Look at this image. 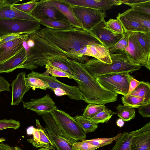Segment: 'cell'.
Here are the masks:
<instances>
[{
	"instance_id": "cell-16",
	"label": "cell",
	"mask_w": 150,
	"mask_h": 150,
	"mask_svg": "<svg viewBox=\"0 0 150 150\" xmlns=\"http://www.w3.org/2000/svg\"><path fill=\"white\" fill-rule=\"evenodd\" d=\"M131 150H150V122L141 128L129 132Z\"/></svg>"
},
{
	"instance_id": "cell-53",
	"label": "cell",
	"mask_w": 150,
	"mask_h": 150,
	"mask_svg": "<svg viewBox=\"0 0 150 150\" xmlns=\"http://www.w3.org/2000/svg\"><path fill=\"white\" fill-rule=\"evenodd\" d=\"M50 150V149H46V148H40V149H39L38 150Z\"/></svg>"
},
{
	"instance_id": "cell-28",
	"label": "cell",
	"mask_w": 150,
	"mask_h": 150,
	"mask_svg": "<svg viewBox=\"0 0 150 150\" xmlns=\"http://www.w3.org/2000/svg\"><path fill=\"white\" fill-rule=\"evenodd\" d=\"M132 135L130 132H125L118 139L111 150H131Z\"/></svg>"
},
{
	"instance_id": "cell-23",
	"label": "cell",
	"mask_w": 150,
	"mask_h": 150,
	"mask_svg": "<svg viewBox=\"0 0 150 150\" xmlns=\"http://www.w3.org/2000/svg\"><path fill=\"white\" fill-rule=\"evenodd\" d=\"M48 0L51 4L54 6L63 14L72 26L83 29L81 25L76 17L71 6L62 0Z\"/></svg>"
},
{
	"instance_id": "cell-30",
	"label": "cell",
	"mask_w": 150,
	"mask_h": 150,
	"mask_svg": "<svg viewBox=\"0 0 150 150\" xmlns=\"http://www.w3.org/2000/svg\"><path fill=\"white\" fill-rule=\"evenodd\" d=\"M74 118L86 134L95 131L98 127V124L83 115H77L74 117Z\"/></svg>"
},
{
	"instance_id": "cell-39",
	"label": "cell",
	"mask_w": 150,
	"mask_h": 150,
	"mask_svg": "<svg viewBox=\"0 0 150 150\" xmlns=\"http://www.w3.org/2000/svg\"><path fill=\"white\" fill-rule=\"evenodd\" d=\"M127 45V38L126 32L124 35L114 45L108 49L110 52L118 53L125 52V48Z\"/></svg>"
},
{
	"instance_id": "cell-31",
	"label": "cell",
	"mask_w": 150,
	"mask_h": 150,
	"mask_svg": "<svg viewBox=\"0 0 150 150\" xmlns=\"http://www.w3.org/2000/svg\"><path fill=\"white\" fill-rule=\"evenodd\" d=\"M130 95L142 98L150 101V83L141 81L140 83Z\"/></svg>"
},
{
	"instance_id": "cell-18",
	"label": "cell",
	"mask_w": 150,
	"mask_h": 150,
	"mask_svg": "<svg viewBox=\"0 0 150 150\" xmlns=\"http://www.w3.org/2000/svg\"><path fill=\"white\" fill-rule=\"evenodd\" d=\"M71 6H77L105 11L120 5L119 0H62Z\"/></svg>"
},
{
	"instance_id": "cell-21",
	"label": "cell",
	"mask_w": 150,
	"mask_h": 150,
	"mask_svg": "<svg viewBox=\"0 0 150 150\" xmlns=\"http://www.w3.org/2000/svg\"><path fill=\"white\" fill-rule=\"evenodd\" d=\"M0 3V19H18L38 21L30 13H26L14 8L11 5Z\"/></svg>"
},
{
	"instance_id": "cell-22",
	"label": "cell",
	"mask_w": 150,
	"mask_h": 150,
	"mask_svg": "<svg viewBox=\"0 0 150 150\" xmlns=\"http://www.w3.org/2000/svg\"><path fill=\"white\" fill-rule=\"evenodd\" d=\"M26 59V52L23 47L16 54L0 64V73H10L19 68Z\"/></svg>"
},
{
	"instance_id": "cell-26",
	"label": "cell",
	"mask_w": 150,
	"mask_h": 150,
	"mask_svg": "<svg viewBox=\"0 0 150 150\" xmlns=\"http://www.w3.org/2000/svg\"><path fill=\"white\" fill-rule=\"evenodd\" d=\"M121 100L124 105L134 108L150 103L144 98L128 94L122 96Z\"/></svg>"
},
{
	"instance_id": "cell-47",
	"label": "cell",
	"mask_w": 150,
	"mask_h": 150,
	"mask_svg": "<svg viewBox=\"0 0 150 150\" xmlns=\"http://www.w3.org/2000/svg\"><path fill=\"white\" fill-rule=\"evenodd\" d=\"M129 91L127 94L130 95L134 89L140 83L139 81L130 75L129 76Z\"/></svg>"
},
{
	"instance_id": "cell-19",
	"label": "cell",
	"mask_w": 150,
	"mask_h": 150,
	"mask_svg": "<svg viewBox=\"0 0 150 150\" xmlns=\"http://www.w3.org/2000/svg\"><path fill=\"white\" fill-rule=\"evenodd\" d=\"M25 77V72H20L12 83V105H18L22 102L24 95L31 88L26 84Z\"/></svg>"
},
{
	"instance_id": "cell-48",
	"label": "cell",
	"mask_w": 150,
	"mask_h": 150,
	"mask_svg": "<svg viewBox=\"0 0 150 150\" xmlns=\"http://www.w3.org/2000/svg\"><path fill=\"white\" fill-rule=\"evenodd\" d=\"M11 84L3 77L0 76V93L4 91L11 92Z\"/></svg>"
},
{
	"instance_id": "cell-6",
	"label": "cell",
	"mask_w": 150,
	"mask_h": 150,
	"mask_svg": "<svg viewBox=\"0 0 150 150\" xmlns=\"http://www.w3.org/2000/svg\"><path fill=\"white\" fill-rule=\"evenodd\" d=\"M41 28L39 21L0 19V39L3 36L13 33L30 34Z\"/></svg>"
},
{
	"instance_id": "cell-46",
	"label": "cell",
	"mask_w": 150,
	"mask_h": 150,
	"mask_svg": "<svg viewBox=\"0 0 150 150\" xmlns=\"http://www.w3.org/2000/svg\"><path fill=\"white\" fill-rule=\"evenodd\" d=\"M138 108V112L142 116L145 117H150V103L141 106Z\"/></svg>"
},
{
	"instance_id": "cell-11",
	"label": "cell",
	"mask_w": 150,
	"mask_h": 150,
	"mask_svg": "<svg viewBox=\"0 0 150 150\" xmlns=\"http://www.w3.org/2000/svg\"><path fill=\"white\" fill-rule=\"evenodd\" d=\"M30 14L39 21L46 19L70 23L63 14L48 0H40Z\"/></svg>"
},
{
	"instance_id": "cell-5",
	"label": "cell",
	"mask_w": 150,
	"mask_h": 150,
	"mask_svg": "<svg viewBox=\"0 0 150 150\" xmlns=\"http://www.w3.org/2000/svg\"><path fill=\"white\" fill-rule=\"evenodd\" d=\"M50 114L58 128L67 137L77 141L86 139V133L69 114L57 109Z\"/></svg>"
},
{
	"instance_id": "cell-8",
	"label": "cell",
	"mask_w": 150,
	"mask_h": 150,
	"mask_svg": "<svg viewBox=\"0 0 150 150\" xmlns=\"http://www.w3.org/2000/svg\"><path fill=\"white\" fill-rule=\"evenodd\" d=\"M45 129L57 150H73V144L77 141L64 134L56 125L50 114L42 115Z\"/></svg>"
},
{
	"instance_id": "cell-13",
	"label": "cell",
	"mask_w": 150,
	"mask_h": 150,
	"mask_svg": "<svg viewBox=\"0 0 150 150\" xmlns=\"http://www.w3.org/2000/svg\"><path fill=\"white\" fill-rule=\"evenodd\" d=\"M24 108L33 111L39 115L50 114L57 109L50 96L47 94L42 98L23 102Z\"/></svg>"
},
{
	"instance_id": "cell-49",
	"label": "cell",
	"mask_w": 150,
	"mask_h": 150,
	"mask_svg": "<svg viewBox=\"0 0 150 150\" xmlns=\"http://www.w3.org/2000/svg\"><path fill=\"white\" fill-rule=\"evenodd\" d=\"M0 150H23L20 147L11 146L2 142H0Z\"/></svg>"
},
{
	"instance_id": "cell-20",
	"label": "cell",
	"mask_w": 150,
	"mask_h": 150,
	"mask_svg": "<svg viewBox=\"0 0 150 150\" xmlns=\"http://www.w3.org/2000/svg\"><path fill=\"white\" fill-rule=\"evenodd\" d=\"M29 34L0 45V64L16 54L23 48V41L27 39Z\"/></svg>"
},
{
	"instance_id": "cell-38",
	"label": "cell",
	"mask_w": 150,
	"mask_h": 150,
	"mask_svg": "<svg viewBox=\"0 0 150 150\" xmlns=\"http://www.w3.org/2000/svg\"><path fill=\"white\" fill-rule=\"evenodd\" d=\"M105 28L114 33L121 34L124 33L122 24L117 19H110L105 22Z\"/></svg>"
},
{
	"instance_id": "cell-14",
	"label": "cell",
	"mask_w": 150,
	"mask_h": 150,
	"mask_svg": "<svg viewBox=\"0 0 150 150\" xmlns=\"http://www.w3.org/2000/svg\"><path fill=\"white\" fill-rule=\"evenodd\" d=\"M104 19L94 27L90 32L108 49L114 45L124 35L113 33L105 28Z\"/></svg>"
},
{
	"instance_id": "cell-2",
	"label": "cell",
	"mask_w": 150,
	"mask_h": 150,
	"mask_svg": "<svg viewBox=\"0 0 150 150\" xmlns=\"http://www.w3.org/2000/svg\"><path fill=\"white\" fill-rule=\"evenodd\" d=\"M66 62L72 72L73 79L78 84L83 100L88 104H103L117 100L118 94L104 88L84 67L82 63L69 59Z\"/></svg>"
},
{
	"instance_id": "cell-34",
	"label": "cell",
	"mask_w": 150,
	"mask_h": 150,
	"mask_svg": "<svg viewBox=\"0 0 150 150\" xmlns=\"http://www.w3.org/2000/svg\"><path fill=\"white\" fill-rule=\"evenodd\" d=\"M106 108L103 104H89L85 109L82 115L86 118L91 119Z\"/></svg>"
},
{
	"instance_id": "cell-25",
	"label": "cell",
	"mask_w": 150,
	"mask_h": 150,
	"mask_svg": "<svg viewBox=\"0 0 150 150\" xmlns=\"http://www.w3.org/2000/svg\"><path fill=\"white\" fill-rule=\"evenodd\" d=\"M122 13L136 22L144 25L150 30V16L131 8Z\"/></svg>"
},
{
	"instance_id": "cell-50",
	"label": "cell",
	"mask_w": 150,
	"mask_h": 150,
	"mask_svg": "<svg viewBox=\"0 0 150 150\" xmlns=\"http://www.w3.org/2000/svg\"><path fill=\"white\" fill-rule=\"evenodd\" d=\"M54 94L57 96H59L67 95L66 92L63 89L59 88H54L52 89Z\"/></svg>"
},
{
	"instance_id": "cell-36",
	"label": "cell",
	"mask_w": 150,
	"mask_h": 150,
	"mask_svg": "<svg viewBox=\"0 0 150 150\" xmlns=\"http://www.w3.org/2000/svg\"><path fill=\"white\" fill-rule=\"evenodd\" d=\"M115 113H116L106 107L103 110L98 112L90 119L97 124L106 122Z\"/></svg>"
},
{
	"instance_id": "cell-15",
	"label": "cell",
	"mask_w": 150,
	"mask_h": 150,
	"mask_svg": "<svg viewBox=\"0 0 150 150\" xmlns=\"http://www.w3.org/2000/svg\"><path fill=\"white\" fill-rule=\"evenodd\" d=\"M36 125L37 128L33 127L32 133L33 138L27 139L28 141L36 148L56 150V147L46 129L41 125L38 119L36 120Z\"/></svg>"
},
{
	"instance_id": "cell-40",
	"label": "cell",
	"mask_w": 150,
	"mask_h": 150,
	"mask_svg": "<svg viewBox=\"0 0 150 150\" xmlns=\"http://www.w3.org/2000/svg\"><path fill=\"white\" fill-rule=\"evenodd\" d=\"M40 1L33 0L25 3L15 4L11 6L14 8L20 11L30 14L33 10L39 3Z\"/></svg>"
},
{
	"instance_id": "cell-32",
	"label": "cell",
	"mask_w": 150,
	"mask_h": 150,
	"mask_svg": "<svg viewBox=\"0 0 150 150\" xmlns=\"http://www.w3.org/2000/svg\"><path fill=\"white\" fill-rule=\"evenodd\" d=\"M39 21L40 24L52 29L66 30L73 27L70 23L58 21L45 19L40 20Z\"/></svg>"
},
{
	"instance_id": "cell-52",
	"label": "cell",
	"mask_w": 150,
	"mask_h": 150,
	"mask_svg": "<svg viewBox=\"0 0 150 150\" xmlns=\"http://www.w3.org/2000/svg\"><path fill=\"white\" fill-rule=\"evenodd\" d=\"M6 139L4 138H0V142L4 141Z\"/></svg>"
},
{
	"instance_id": "cell-37",
	"label": "cell",
	"mask_w": 150,
	"mask_h": 150,
	"mask_svg": "<svg viewBox=\"0 0 150 150\" xmlns=\"http://www.w3.org/2000/svg\"><path fill=\"white\" fill-rule=\"evenodd\" d=\"M45 68L47 69L45 72L51 74L52 76L67 77L73 79L72 75L52 66L48 62L45 65Z\"/></svg>"
},
{
	"instance_id": "cell-33",
	"label": "cell",
	"mask_w": 150,
	"mask_h": 150,
	"mask_svg": "<svg viewBox=\"0 0 150 150\" xmlns=\"http://www.w3.org/2000/svg\"><path fill=\"white\" fill-rule=\"evenodd\" d=\"M25 80L27 85L32 88L34 91L36 88L45 90L49 89V85L46 82L29 74L26 76Z\"/></svg>"
},
{
	"instance_id": "cell-17",
	"label": "cell",
	"mask_w": 150,
	"mask_h": 150,
	"mask_svg": "<svg viewBox=\"0 0 150 150\" xmlns=\"http://www.w3.org/2000/svg\"><path fill=\"white\" fill-rule=\"evenodd\" d=\"M85 55L93 57L108 64L112 63L109 49L103 45L92 44L86 45L79 51L78 57L82 58L85 57Z\"/></svg>"
},
{
	"instance_id": "cell-45",
	"label": "cell",
	"mask_w": 150,
	"mask_h": 150,
	"mask_svg": "<svg viewBox=\"0 0 150 150\" xmlns=\"http://www.w3.org/2000/svg\"><path fill=\"white\" fill-rule=\"evenodd\" d=\"M28 34L20 33H13L3 36L0 39V45L18 38L23 37Z\"/></svg>"
},
{
	"instance_id": "cell-41",
	"label": "cell",
	"mask_w": 150,
	"mask_h": 150,
	"mask_svg": "<svg viewBox=\"0 0 150 150\" xmlns=\"http://www.w3.org/2000/svg\"><path fill=\"white\" fill-rule=\"evenodd\" d=\"M21 126L19 121L13 119L0 120V131L7 129H16Z\"/></svg>"
},
{
	"instance_id": "cell-51",
	"label": "cell",
	"mask_w": 150,
	"mask_h": 150,
	"mask_svg": "<svg viewBox=\"0 0 150 150\" xmlns=\"http://www.w3.org/2000/svg\"><path fill=\"white\" fill-rule=\"evenodd\" d=\"M116 125L119 127H122L125 124L124 121L121 118L118 119L116 122Z\"/></svg>"
},
{
	"instance_id": "cell-1",
	"label": "cell",
	"mask_w": 150,
	"mask_h": 150,
	"mask_svg": "<svg viewBox=\"0 0 150 150\" xmlns=\"http://www.w3.org/2000/svg\"><path fill=\"white\" fill-rule=\"evenodd\" d=\"M36 32L47 41L73 57L75 61L82 64L88 59L86 57H78L81 49L88 45H103L90 32L76 27L62 30L45 27Z\"/></svg>"
},
{
	"instance_id": "cell-42",
	"label": "cell",
	"mask_w": 150,
	"mask_h": 150,
	"mask_svg": "<svg viewBox=\"0 0 150 150\" xmlns=\"http://www.w3.org/2000/svg\"><path fill=\"white\" fill-rule=\"evenodd\" d=\"M131 8L144 13L150 16V0L135 4L132 6Z\"/></svg>"
},
{
	"instance_id": "cell-44",
	"label": "cell",
	"mask_w": 150,
	"mask_h": 150,
	"mask_svg": "<svg viewBox=\"0 0 150 150\" xmlns=\"http://www.w3.org/2000/svg\"><path fill=\"white\" fill-rule=\"evenodd\" d=\"M48 62L52 66L72 76V71L67 65L66 63L60 61L54 60H51Z\"/></svg>"
},
{
	"instance_id": "cell-10",
	"label": "cell",
	"mask_w": 150,
	"mask_h": 150,
	"mask_svg": "<svg viewBox=\"0 0 150 150\" xmlns=\"http://www.w3.org/2000/svg\"><path fill=\"white\" fill-rule=\"evenodd\" d=\"M126 33L127 45L125 51L129 60L133 64L144 66L150 70V56L146 54L131 32Z\"/></svg>"
},
{
	"instance_id": "cell-9",
	"label": "cell",
	"mask_w": 150,
	"mask_h": 150,
	"mask_svg": "<svg viewBox=\"0 0 150 150\" xmlns=\"http://www.w3.org/2000/svg\"><path fill=\"white\" fill-rule=\"evenodd\" d=\"M71 7L76 17L83 29L89 32L106 17L105 11L77 6Z\"/></svg>"
},
{
	"instance_id": "cell-24",
	"label": "cell",
	"mask_w": 150,
	"mask_h": 150,
	"mask_svg": "<svg viewBox=\"0 0 150 150\" xmlns=\"http://www.w3.org/2000/svg\"><path fill=\"white\" fill-rule=\"evenodd\" d=\"M116 18L121 23L125 32L144 33L150 32V30L146 27L128 17L123 13H119Z\"/></svg>"
},
{
	"instance_id": "cell-35",
	"label": "cell",
	"mask_w": 150,
	"mask_h": 150,
	"mask_svg": "<svg viewBox=\"0 0 150 150\" xmlns=\"http://www.w3.org/2000/svg\"><path fill=\"white\" fill-rule=\"evenodd\" d=\"M122 134L119 133L114 137L110 138H98L90 140H84L86 142L98 147L99 148L111 144L120 137Z\"/></svg>"
},
{
	"instance_id": "cell-12",
	"label": "cell",
	"mask_w": 150,
	"mask_h": 150,
	"mask_svg": "<svg viewBox=\"0 0 150 150\" xmlns=\"http://www.w3.org/2000/svg\"><path fill=\"white\" fill-rule=\"evenodd\" d=\"M29 74L46 82L49 85V89L51 90L54 88H61L66 92L67 95L70 99L77 100H83L82 96L76 86L65 84L58 80L56 77L50 76L45 72L41 74L32 71Z\"/></svg>"
},
{
	"instance_id": "cell-27",
	"label": "cell",
	"mask_w": 150,
	"mask_h": 150,
	"mask_svg": "<svg viewBox=\"0 0 150 150\" xmlns=\"http://www.w3.org/2000/svg\"><path fill=\"white\" fill-rule=\"evenodd\" d=\"M146 54L150 56V32H131Z\"/></svg>"
},
{
	"instance_id": "cell-7",
	"label": "cell",
	"mask_w": 150,
	"mask_h": 150,
	"mask_svg": "<svg viewBox=\"0 0 150 150\" xmlns=\"http://www.w3.org/2000/svg\"><path fill=\"white\" fill-rule=\"evenodd\" d=\"M129 74L111 73L104 74L96 78L106 89L123 96L127 94L129 87Z\"/></svg>"
},
{
	"instance_id": "cell-29",
	"label": "cell",
	"mask_w": 150,
	"mask_h": 150,
	"mask_svg": "<svg viewBox=\"0 0 150 150\" xmlns=\"http://www.w3.org/2000/svg\"><path fill=\"white\" fill-rule=\"evenodd\" d=\"M116 108L118 116L124 121H129L135 117L136 111L134 108L119 104Z\"/></svg>"
},
{
	"instance_id": "cell-43",
	"label": "cell",
	"mask_w": 150,
	"mask_h": 150,
	"mask_svg": "<svg viewBox=\"0 0 150 150\" xmlns=\"http://www.w3.org/2000/svg\"><path fill=\"white\" fill-rule=\"evenodd\" d=\"M99 148L86 142L84 140L74 143L72 146L73 150H95Z\"/></svg>"
},
{
	"instance_id": "cell-4",
	"label": "cell",
	"mask_w": 150,
	"mask_h": 150,
	"mask_svg": "<svg viewBox=\"0 0 150 150\" xmlns=\"http://www.w3.org/2000/svg\"><path fill=\"white\" fill-rule=\"evenodd\" d=\"M112 61L108 64L93 58L82 65L94 78L111 73L129 74L140 70L141 66L131 63L125 52L118 53L110 52Z\"/></svg>"
},
{
	"instance_id": "cell-3",
	"label": "cell",
	"mask_w": 150,
	"mask_h": 150,
	"mask_svg": "<svg viewBox=\"0 0 150 150\" xmlns=\"http://www.w3.org/2000/svg\"><path fill=\"white\" fill-rule=\"evenodd\" d=\"M28 37L34 41L35 45L32 47L27 45L25 49L26 60L19 68L33 70L45 66L48 61L52 60L65 63L67 59L75 61L73 57L47 41L36 32L29 34Z\"/></svg>"
}]
</instances>
